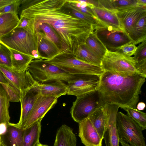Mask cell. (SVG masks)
Returning a JSON list of instances; mask_svg holds the SVG:
<instances>
[{
  "label": "cell",
  "instance_id": "6da1fadb",
  "mask_svg": "<svg viewBox=\"0 0 146 146\" xmlns=\"http://www.w3.org/2000/svg\"><path fill=\"white\" fill-rule=\"evenodd\" d=\"M66 0H22L18 14L29 21L28 32L35 31L43 23L50 25L59 36L62 44L61 52L74 54L85 44L94 30L91 25L72 15L64 7Z\"/></svg>",
  "mask_w": 146,
  "mask_h": 146
},
{
  "label": "cell",
  "instance_id": "7a4b0ae2",
  "mask_svg": "<svg viewBox=\"0 0 146 146\" xmlns=\"http://www.w3.org/2000/svg\"><path fill=\"white\" fill-rule=\"evenodd\" d=\"M146 78L137 73L104 71L100 76L98 89L100 106L114 104L123 110L136 109Z\"/></svg>",
  "mask_w": 146,
  "mask_h": 146
},
{
  "label": "cell",
  "instance_id": "3957f363",
  "mask_svg": "<svg viewBox=\"0 0 146 146\" xmlns=\"http://www.w3.org/2000/svg\"><path fill=\"white\" fill-rule=\"evenodd\" d=\"M42 33L40 32L32 35L22 28L16 27L0 37V43L9 48L34 57L35 54H39L38 47Z\"/></svg>",
  "mask_w": 146,
  "mask_h": 146
},
{
  "label": "cell",
  "instance_id": "277c9868",
  "mask_svg": "<svg viewBox=\"0 0 146 146\" xmlns=\"http://www.w3.org/2000/svg\"><path fill=\"white\" fill-rule=\"evenodd\" d=\"M43 60L71 75L94 74L101 76L104 72L100 66L81 60L69 52H60L52 58Z\"/></svg>",
  "mask_w": 146,
  "mask_h": 146
},
{
  "label": "cell",
  "instance_id": "5b68a950",
  "mask_svg": "<svg viewBox=\"0 0 146 146\" xmlns=\"http://www.w3.org/2000/svg\"><path fill=\"white\" fill-rule=\"evenodd\" d=\"M27 70L36 81L41 84L57 80L67 82L78 75L70 74L57 66L41 59L33 60Z\"/></svg>",
  "mask_w": 146,
  "mask_h": 146
},
{
  "label": "cell",
  "instance_id": "8992f818",
  "mask_svg": "<svg viewBox=\"0 0 146 146\" xmlns=\"http://www.w3.org/2000/svg\"><path fill=\"white\" fill-rule=\"evenodd\" d=\"M116 122L119 139L131 146H146L141 128L127 115L118 112Z\"/></svg>",
  "mask_w": 146,
  "mask_h": 146
},
{
  "label": "cell",
  "instance_id": "52a82bcc",
  "mask_svg": "<svg viewBox=\"0 0 146 146\" xmlns=\"http://www.w3.org/2000/svg\"><path fill=\"white\" fill-rule=\"evenodd\" d=\"M100 102L98 90L77 97L70 109L72 118L78 123L88 118L92 112L101 107Z\"/></svg>",
  "mask_w": 146,
  "mask_h": 146
},
{
  "label": "cell",
  "instance_id": "ba28073f",
  "mask_svg": "<svg viewBox=\"0 0 146 146\" xmlns=\"http://www.w3.org/2000/svg\"><path fill=\"white\" fill-rule=\"evenodd\" d=\"M100 66L104 71L138 73L136 63L132 57L108 49L101 59Z\"/></svg>",
  "mask_w": 146,
  "mask_h": 146
},
{
  "label": "cell",
  "instance_id": "9c48e42d",
  "mask_svg": "<svg viewBox=\"0 0 146 146\" xmlns=\"http://www.w3.org/2000/svg\"><path fill=\"white\" fill-rule=\"evenodd\" d=\"M116 12L121 28L135 45L137 40L134 27L139 19L146 15V6L137 5Z\"/></svg>",
  "mask_w": 146,
  "mask_h": 146
},
{
  "label": "cell",
  "instance_id": "30bf717a",
  "mask_svg": "<svg viewBox=\"0 0 146 146\" xmlns=\"http://www.w3.org/2000/svg\"><path fill=\"white\" fill-rule=\"evenodd\" d=\"M100 76L94 74L78 75L67 82V94L77 97L98 90Z\"/></svg>",
  "mask_w": 146,
  "mask_h": 146
},
{
  "label": "cell",
  "instance_id": "8fae6325",
  "mask_svg": "<svg viewBox=\"0 0 146 146\" xmlns=\"http://www.w3.org/2000/svg\"><path fill=\"white\" fill-rule=\"evenodd\" d=\"M98 37L109 50L114 51L117 48L133 41L123 31L113 29L107 27L94 30Z\"/></svg>",
  "mask_w": 146,
  "mask_h": 146
},
{
  "label": "cell",
  "instance_id": "7c38bea8",
  "mask_svg": "<svg viewBox=\"0 0 146 146\" xmlns=\"http://www.w3.org/2000/svg\"><path fill=\"white\" fill-rule=\"evenodd\" d=\"M119 107L114 104H105L103 109L106 118L104 136L106 146H119V138L116 125V117Z\"/></svg>",
  "mask_w": 146,
  "mask_h": 146
},
{
  "label": "cell",
  "instance_id": "4fadbf2b",
  "mask_svg": "<svg viewBox=\"0 0 146 146\" xmlns=\"http://www.w3.org/2000/svg\"><path fill=\"white\" fill-rule=\"evenodd\" d=\"M0 70L7 83L20 91V102L29 88L33 77L27 70L24 72H19L14 70L11 68L0 66Z\"/></svg>",
  "mask_w": 146,
  "mask_h": 146
},
{
  "label": "cell",
  "instance_id": "5bb4252c",
  "mask_svg": "<svg viewBox=\"0 0 146 146\" xmlns=\"http://www.w3.org/2000/svg\"><path fill=\"white\" fill-rule=\"evenodd\" d=\"M58 98L39 96L21 129H26L40 120H42L47 113L56 104Z\"/></svg>",
  "mask_w": 146,
  "mask_h": 146
},
{
  "label": "cell",
  "instance_id": "9a60e30c",
  "mask_svg": "<svg viewBox=\"0 0 146 146\" xmlns=\"http://www.w3.org/2000/svg\"><path fill=\"white\" fill-rule=\"evenodd\" d=\"M38 82L34 80L28 90L20 102L21 112L19 122L9 124L21 129L27 118L31 110L39 96L40 95L38 88Z\"/></svg>",
  "mask_w": 146,
  "mask_h": 146
},
{
  "label": "cell",
  "instance_id": "2e32d148",
  "mask_svg": "<svg viewBox=\"0 0 146 146\" xmlns=\"http://www.w3.org/2000/svg\"><path fill=\"white\" fill-rule=\"evenodd\" d=\"M78 136L85 146H102V141L88 118L79 122Z\"/></svg>",
  "mask_w": 146,
  "mask_h": 146
},
{
  "label": "cell",
  "instance_id": "e0dca14e",
  "mask_svg": "<svg viewBox=\"0 0 146 146\" xmlns=\"http://www.w3.org/2000/svg\"><path fill=\"white\" fill-rule=\"evenodd\" d=\"M91 8L98 19L104 25L114 30L123 31L116 11L94 6Z\"/></svg>",
  "mask_w": 146,
  "mask_h": 146
},
{
  "label": "cell",
  "instance_id": "ac0fdd59",
  "mask_svg": "<svg viewBox=\"0 0 146 146\" xmlns=\"http://www.w3.org/2000/svg\"><path fill=\"white\" fill-rule=\"evenodd\" d=\"M38 88L41 95L58 98L67 94L68 86L63 81L57 80L47 84L39 83Z\"/></svg>",
  "mask_w": 146,
  "mask_h": 146
},
{
  "label": "cell",
  "instance_id": "d6986e66",
  "mask_svg": "<svg viewBox=\"0 0 146 146\" xmlns=\"http://www.w3.org/2000/svg\"><path fill=\"white\" fill-rule=\"evenodd\" d=\"M24 130L9 123L6 132L1 136L2 143L5 146H24Z\"/></svg>",
  "mask_w": 146,
  "mask_h": 146
},
{
  "label": "cell",
  "instance_id": "ffe728a7",
  "mask_svg": "<svg viewBox=\"0 0 146 146\" xmlns=\"http://www.w3.org/2000/svg\"><path fill=\"white\" fill-rule=\"evenodd\" d=\"M77 139L73 129L63 124L58 130L53 146H76Z\"/></svg>",
  "mask_w": 146,
  "mask_h": 146
},
{
  "label": "cell",
  "instance_id": "44dd1931",
  "mask_svg": "<svg viewBox=\"0 0 146 146\" xmlns=\"http://www.w3.org/2000/svg\"><path fill=\"white\" fill-rule=\"evenodd\" d=\"M9 49L11 54L12 68L18 72H25L34 58L16 50Z\"/></svg>",
  "mask_w": 146,
  "mask_h": 146
},
{
  "label": "cell",
  "instance_id": "7402d4cb",
  "mask_svg": "<svg viewBox=\"0 0 146 146\" xmlns=\"http://www.w3.org/2000/svg\"><path fill=\"white\" fill-rule=\"evenodd\" d=\"M38 52L41 59L44 60L57 54L60 52V50L43 33L38 47Z\"/></svg>",
  "mask_w": 146,
  "mask_h": 146
},
{
  "label": "cell",
  "instance_id": "603a6c76",
  "mask_svg": "<svg viewBox=\"0 0 146 146\" xmlns=\"http://www.w3.org/2000/svg\"><path fill=\"white\" fill-rule=\"evenodd\" d=\"M41 120H38L29 128L23 130L24 146H35L40 143Z\"/></svg>",
  "mask_w": 146,
  "mask_h": 146
},
{
  "label": "cell",
  "instance_id": "cb8c5ba5",
  "mask_svg": "<svg viewBox=\"0 0 146 146\" xmlns=\"http://www.w3.org/2000/svg\"><path fill=\"white\" fill-rule=\"evenodd\" d=\"M18 15L6 13L0 16V37L5 35L17 27L19 22Z\"/></svg>",
  "mask_w": 146,
  "mask_h": 146
},
{
  "label": "cell",
  "instance_id": "d4e9b609",
  "mask_svg": "<svg viewBox=\"0 0 146 146\" xmlns=\"http://www.w3.org/2000/svg\"><path fill=\"white\" fill-rule=\"evenodd\" d=\"M85 44L94 54L101 60L105 54L107 49L98 37L94 31L86 39Z\"/></svg>",
  "mask_w": 146,
  "mask_h": 146
},
{
  "label": "cell",
  "instance_id": "484cf974",
  "mask_svg": "<svg viewBox=\"0 0 146 146\" xmlns=\"http://www.w3.org/2000/svg\"><path fill=\"white\" fill-rule=\"evenodd\" d=\"M103 106L98 108L88 117L102 140L104 138L106 126V118Z\"/></svg>",
  "mask_w": 146,
  "mask_h": 146
},
{
  "label": "cell",
  "instance_id": "4316f807",
  "mask_svg": "<svg viewBox=\"0 0 146 146\" xmlns=\"http://www.w3.org/2000/svg\"><path fill=\"white\" fill-rule=\"evenodd\" d=\"M99 1L100 7L115 11L139 5L137 0H103Z\"/></svg>",
  "mask_w": 146,
  "mask_h": 146
},
{
  "label": "cell",
  "instance_id": "83f0119b",
  "mask_svg": "<svg viewBox=\"0 0 146 146\" xmlns=\"http://www.w3.org/2000/svg\"><path fill=\"white\" fill-rule=\"evenodd\" d=\"M10 102L9 98L7 92L0 83V124H8L10 123Z\"/></svg>",
  "mask_w": 146,
  "mask_h": 146
},
{
  "label": "cell",
  "instance_id": "f1b7e54d",
  "mask_svg": "<svg viewBox=\"0 0 146 146\" xmlns=\"http://www.w3.org/2000/svg\"><path fill=\"white\" fill-rule=\"evenodd\" d=\"M74 55L83 61L100 66L101 60L92 52L85 44L80 46Z\"/></svg>",
  "mask_w": 146,
  "mask_h": 146
},
{
  "label": "cell",
  "instance_id": "f546056e",
  "mask_svg": "<svg viewBox=\"0 0 146 146\" xmlns=\"http://www.w3.org/2000/svg\"><path fill=\"white\" fill-rule=\"evenodd\" d=\"M65 8L76 17L83 20L91 25L94 30L100 28L106 27L100 22L97 18L83 13L74 9L67 2L64 5Z\"/></svg>",
  "mask_w": 146,
  "mask_h": 146
},
{
  "label": "cell",
  "instance_id": "4dcf8cb0",
  "mask_svg": "<svg viewBox=\"0 0 146 146\" xmlns=\"http://www.w3.org/2000/svg\"><path fill=\"white\" fill-rule=\"evenodd\" d=\"M42 31L43 33L61 51L62 44L58 35L53 28L49 25L43 23L39 25L35 31V33H37Z\"/></svg>",
  "mask_w": 146,
  "mask_h": 146
},
{
  "label": "cell",
  "instance_id": "1f68e13d",
  "mask_svg": "<svg viewBox=\"0 0 146 146\" xmlns=\"http://www.w3.org/2000/svg\"><path fill=\"white\" fill-rule=\"evenodd\" d=\"M127 115L136 123L141 128L142 130L146 128V114L137 109L128 108L124 110Z\"/></svg>",
  "mask_w": 146,
  "mask_h": 146
},
{
  "label": "cell",
  "instance_id": "d6a6232c",
  "mask_svg": "<svg viewBox=\"0 0 146 146\" xmlns=\"http://www.w3.org/2000/svg\"><path fill=\"white\" fill-rule=\"evenodd\" d=\"M67 1L74 9L83 13L97 18L92 9V7L94 6L92 5L87 3L84 0H67Z\"/></svg>",
  "mask_w": 146,
  "mask_h": 146
},
{
  "label": "cell",
  "instance_id": "836d02e7",
  "mask_svg": "<svg viewBox=\"0 0 146 146\" xmlns=\"http://www.w3.org/2000/svg\"><path fill=\"white\" fill-rule=\"evenodd\" d=\"M134 29L137 40L135 45L146 40V15L142 17L137 21Z\"/></svg>",
  "mask_w": 146,
  "mask_h": 146
},
{
  "label": "cell",
  "instance_id": "e575fe53",
  "mask_svg": "<svg viewBox=\"0 0 146 146\" xmlns=\"http://www.w3.org/2000/svg\"><path fill=\"white\" fill-rule=\"evenodd\" d=\"M0 66L12 68L11 54L9 49L0 43Z\"/></svg>",
  "mask_w": 146,
  "mask_h": 146
},
{
  "label": "cell",
  "instance_id": "d590c367",
  "mask_svg": "<svg viewBox=\"0 0 146 146\" xmlns=\"http://www.w3.org/2000/svg\"><path fill=\"white\" fill-rule=\"evenodd\" d=\"M1 84L7 92L10 102H20L21 93L19 90L8 84Z\"/></svg>",
  "mask_w": 146,
  "mask_h": 146
},
{
  "label": "cell",
  "instance_id": "8d00e7d4",
  "mask_svg": "<svg viewBox=\"0 0 146 146\" xmlns=\"http://www.w3.org/2000/svg\"><path fill=\"white\" fill-rule=\"evenodd\" d=\"M137 46L136 50L133 57L136 63L146 60V40Z\"/></svg>",
  "mask_w": 146,
  "mask_h": 146
},
{
  "label": "cell",
  "instance_id": "74e56055",
  "mask_svg": "<svg viewBox=\"0 0 146 146\" xmlns=\"http://www.w3.org/2000/svg\"><path fill=\"white\" fill-rule=\"evenodd\" d=\"M137 46L133 43L130 42L123 45L117 48L114 51L125 55L131 56L134 54Z\"/></svg>",
  "mask_w": 146,
  "mask_h": 146
},
{
  "label": "cell",
  "instance_id": "f35d334b",
  "mask_svg": "<svg viewBox=\"0 0 146 146\" xmlns=\"http://www.w3.org/2000/svg\"><path fill=\"white\" fill-rule=\"evenodd\" d=\"M22 0H15L10 4L0 10V14L6 13H13L18 15Z\"/></svg>",
  "mask_w": 146,
  "mask_h": 146
},
{
  "label": "cell",
  "instance_id": "ab89813d",
  "mask_svg": "<svg viewBox=\"0 0 146 146\" xmlns=\"http://www.w3.org/2000/svg\"><path fill=\"white\" fill-rule=\"evenodd\" d=\"M19 22L17 27L21 28L28 31L29 21L28 20L23 17H20Z\"/></svg>",
  "mask_w": 146,
  "mask_h": 146
},
{
  "label": "cell",
  "instance_id": "60d3db41",
  "mask_svg": "<svg viewBox=\"0 0 146 146\" xmlns=\"http://www.w3.org/2000/svg\"><path fill=\"white\" fill-rule=\"evenodd\" d=\"M15 0H0V10L3 7L13 3Z\"/></svg>",
  "mask_w": 146,
  "mask_h": 146
},
{
  "label": "cell",
  "instance_id": "b9f144b4",
  "mask_svg": "<svg viewBox=\"0 0 146 146\" xmlns=\"http://www.w3.org/2000/svg\"><path fill=\"white\" fill-rule=\"evenodd\" d=\"M8 124L5 123L0 124V136L2 135L6 132Z\"/></svg>",
  "mask_w": 146,
  "mask_h": 146
},
{
  "label": "cell",
  "instance_id": "7bdbcfd3",
  "mask_svg": "<svg viewBox=\"0 0 146 146\" xmlns=\"http://www.w3.org/2000/svg\"><path fill=\"white\" fill-rule=\"evenodd\" d=\"M87 3L92 5L94 7H98L99 5V0H84Z\"/></svg>",
  "mask_w": 146,
  "mask_h": 146
},
{
  "label": "cell",
  "instance_id": "ee69618b",
  "mask_svg": "<svg viewBox=\"0 0 146 146\" xmlns=\"http://www.w3.org/2000/svg\"><path fill=\"white\" fill-rule=\"evenodd\" d=\"M145 107V104L143 102H139L136 106L137 109L139 111L143 110Z\"/></svg>",
  "mask_w": 146,
  "mask_h": 146
},
{
  "label": "cell",
  "instance_id": "f6af8a7d",
  "mask_svg": "<svg viewBox=\"0 0 146 146\" xmlns=\"http://www.w3.org/2000/svg\"><path fill=\"white\" fill-rule=\"evenodd\" d=\"M0 83L8 84L4 75L0 70Z\"/></svg>",
  "mask_w": 146,
  "mask_h": 146
},
{
  "label": "cell",
  "instance_id": "bcb514c9",
  "mask_svg": "<svg viewBox=\"0 0 146 146\" xmlns=\"http://www.w3.org/2000/svg\"><path fill=\"white\" fill-rule=\"evenodd\" d=\"M137 3L140 5L146 6V0H137Z\"/></svg>",
  "mask_w": 146,
  "mask_h": 146
},
{
  "label": "cell",
  "instance_id": "7dc6e473",
  "mask_svg": "<svg viewBox=\"0 0 146 146\" xmlns=\"http://www.w3.org/2000/svg\"><path fill=\"white\" fill-rule=\"evenodd\" d=\"M119 142L120 143L122 146H131L128 143L121 139H119Z\"/></svg>",
  "mask_w": 146,
  "mask_h": 146
},
{
  "label": "cell",
  "instance_id": "c3c4849f",
  "mask_svg": "<svg viewBox=\"0 0 146 146\" xmlns=\"http://www.w3.org/2000/svg\"><path fill=\"white\" fill-rule=\"evenodd\" d=\"M35 146H49L46 145L42 144L40 143L37 144Z\"/></svg>",
  "mask_w": 146,
  "mask_h": 146
},
{
  "label": "cell",
  "instance_id": "681fc988",
  "mask_svg": "<svg viewBox=\"0 0 146 146\" xmlns=\"http://www.w3.org/2000/svg\"><path fill=\"white\" fill-rule=\"evenodd\" d=\"M2 143L1 136H0V146H1V143Z\"/></svg>",
  "mask_w": 146,
  "mask_h": 146
},
{
  "label": "cell",
  "instance_id": "f907efd6",
  "mask_svg": "<svg viewBox=\"0 0 146 146\" xmlns=\"http://www.w3.org/2000/svg\"><path fill=\"white\" fill-rule=\"evenodd\" d=\"M1 146H5L3 143H2Z\"/></svg>",
  "mask_w": 146,
  "mask_h": 146
},
{
  "label": "cell",
  "instance_id": "816d5d0a",
  "mask_svg": "<svg viewBox=\"0 0 146 146\" xmlns=\"http://www.w3.org/2000/svg\"><path fill=\"white\" fill-rule=\"evenodd\" d=\"M1 15V14H0V16Z\"/></svg>",
  "mask_w": 146,
  "mask_h": 146
}]
</instances>
